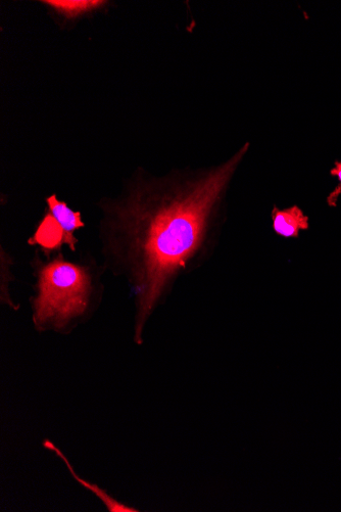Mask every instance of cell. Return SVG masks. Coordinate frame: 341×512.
Listing matches in <instances>:
<instances>
[{
	"instance_id": "cell-1",
	"label": "cell",
	"mask_w": 341,
	"mask_h": 512,
	"mask_svg": "<svg viewBox=\"0 0 341 512\" xmlns=\"http://www.w3.org/2000/svg\"><path fill=\"white\" fill-rule=\"evenodd\" d=\"M249 148L248 143L204 169L158 176L137 167L117 195L96 203L102 263L131 289L136 345L143 344L146 324L176 278L210 249L230 183Z\"/></svg>"
},
{
	"instance_id": "cell-2",
	"label": "cell",
	"mask_w": 341,
	"mask_h": 512,
	"mask_svg": "<svg viewBox=\"0 0 341 512\" xmlns=\"http://www.w3.org/2000/svg\"><path fill=\"white\" fill-rule=\"evenodd\" d=\"M30 267L35 278L31 319L37 333L70 335L101 306L107 270L92 256L72 260L63 251L43 255L36 250Z\"/></svg>"
},
{
	"instance_id": "cell-3",
	"label": "cell",
	"mask_w": 341,
	"mask_h": 512,
	"mask_svg": "<svg viewBox=\"0 0 341 512\" xmlns=\"http://www.w3.org/2000/svg\"><path fill=\"white\" fill-rule=\"evenodd\" d=\"M44 202L45 212L53 215L64 230L65 246L75 254L79 244L76 232L85 226L81 212L72 210L66 202L59 199L57 194L46 197Z\"/></svg>"
},
{
	"instance_id": "cell-4",
	"label": "cell",
	"mask_w": 341,
	"mask_h": 512,
	"mask_svg": "<svg viewBox=\"0 0 341 512\" xmlns=\"http://www.w3.org/2000/svg\"><path fill=\"white\" fill-rule=\"evenodd\" d=\"M272 226L276 234L282 238H298L302 230L310 226L309 217L297 206L285 209L275 207L272 211Z\"/></svg>"
},
{
	"instance_id": "cell-5",
	"label": "cell",
	"mask_w": 341,
	"mask_h": 512,
	"mask_svg": "<svg viewBox=\"0 0 341 512\" xmlns=\"http://www.w3.org/2000/svg\"><path fill=\"white\" fill-rule=\"evenodd\" d=\"M43 446L55 452L67 465V468L69 469L70 474L72 477L86 490L90 491L92 494H94L97 498H99L106 506V508L110 512H137L138 509L128 506L118 500H116L113 496L108 494L104 489H102L100 486H97L95 484L89 483L88 481L84 480L82 477H80L74 468L72 467V464L69 462L68 458L64 455V453L56 447L55 444H53L51 441L45 440L43 443Z\"/></svg>"
},
{
	"instance_id": "cell-6",
	"label": "cell",
	"mask_w": 341,
	"mask_h": 512,
	"mask_svg": "<svg viewBox=\"0 0 341 512\" xmlns=\"http://www.w3.org/2000/svg\"><path fill=\"white\" fill-rule=\"evenodd\" d=\"M13 264L14 258L2 247L0 249V302L4 306L17 311L20 306L14 302L10 294V285L15 278L12 274Z\"/></svg>"
},
{
	"instance_id": "cell-7",
	"label": "cell",
	"mask_w": 341,
	"mask_h": 512,
	"mask_svg": "<svg viewBox=\"0 0 341 512\" xmlns=\"http://www.w3.org/2000/svg\"><path fill=\"white\" fill-rule=\"evenodd\" d=\"M331 175L337 177L339 181L337 188L327 198V204L334 208L336 207L337 201L341 195V163L335 164V167L331 170Z\"/></svg>"
}]
</instances>
